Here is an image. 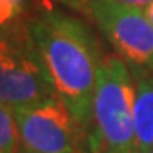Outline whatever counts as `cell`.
Segmentation results:
<instances>
[{"label": "cell", "mask_w": 153, "mask_h": 153, "mask_svg": "<svg viewBox=\"0 0 153 153\" xmlns=\"http://www.w3.org/2000/svg\"><path fill=\"white\" fill-rule=\"evenodd\" d=\"M44 58L55 94L71 109L83 133L91 128L92 99L102 55L85 22L48 8L27 20Z\"/></svg>", "instance_id": "6da1fadb"}, {"label": "cell", "mask_w": 153, "mask_h": 153, "mask_svg": "<svg viewBox=\"0 0 153 153\" xmlns=\"http://www.w3.org/2000/svg\"><path fill=\"white\" fill-rule=\"evenodd\" d=\"M134 97V78L128 62L119 55L103 58L92 99V153H137Z\"/></svg>", "instance_id": "7a4b0ae2"}, {"label": "cell", "mask_w": 153, "mask_h": 153, "mask_svg": "<svg viewBox=\"0 0 153 153\" xmlns=\"http://www.w3.org/2000/svg\"><path fill=\"white\" fill-rule=\"evenodd\" d=\"M44 58L27 20L2 25L0 34V103L13 109L55 97Z\"/></svg>", "instance_id": "3957f363"}, {"label": "cell", "mask_w": 153, "mask_h": 153, "mask_svg": "<svg viewBox=\"0 0 153 153\" xmlns=\"http://www.w3.org/2000/svg\"><path fill=\"white\" fill-rule=\"evenodd\" d=\"M89 16L128 66L153 71V25L144 8L117 0H91Z\"/></svg>", "instance_id": "277c9868"}, {"label": "cell", "mask_w": 153, "mask_h": 153, "mask_svg": "<svg viewBox=\"0 0 153 153\" xmlns=\"http://www.w3.org/2000/svg\"><path fill=\"white\" fill-rule=\"evenodd\" d=\"M13 111L25 150L31 153H80L83 130L71 109L56 95Z\"/></svg>", "instance_id": "5b68a950"}, {"label": "cell", "mask_w": 153, "mask_h": 153, "mask_svg": "<svg viewBox=\"0 0 153 153\" xmlns=\"http://www.w3.org/2000/svg\"><path fill=\"white\" fill-rule=\"evenodd\" d=\"M134 78V133L136 150L145 153L153 149V71L130 66Z\"/></svg>", "instance_id": "8992f818"}, {"label": "cell", "mask_w": 153, "mask_h": 153, "mask_svg": "<svg viewBox=\"0 0 153 153\" xmlns=\"http://www.w3.org/2000/svg\"><path fill=\"white\" fill-rule=\"evenodd\" d=\"M22 150L14 111L0 103V153H22Z\"/></svg>", "instance_id": "52a82bcc"}, {"label": "cell", "mask_w": 153, "mask_h": 153, "mask_svg": "<svg viewBox=\"0 0 153 153\" xmlns=\"http://www.w3.org/2000/svg\"><path fill=\"white\" fill-rule=\"evenodd\" d=\"M27 0H0V24L8 25L22 19Z\"/></svg>", "instance_id": "ba28073f"}, {"label": "cell", "mask_w": 153, "mask_h": 153, "mask_svg": "<svg viewBox=\"0 0 153 153\" xmlns=\"http://www.w3.org/2000/svg\"><path fill=\"white\" fill-rule=\"evenodd\" d=\"M117 2L128 3V5H133V6H139V8H145L152 0H117Z\"/></svg>", "instance_id": "9c48e42d"}, {"label": "cell", "mask_w": 153, "mask_h": 153, "mask_svg": "<svg viewBox=\"0 0 153 153\" xmlns=\"http://www.w3.org/2000/svg\"><path fill=\"white\" fill-rule=\"evenodd\" d=\"M144 13H145V16L149 17L150 24L153 25V0H152V2H150L147 6H145V8H144Z\"/></svg>", "instance_id": "30bf717a"}, {"label": "cell", "mask_w": 153, "mask_h": 153, "mask_svg": "<svg viewBox=\"0 0 153 153\" xmlns=\"http://www.w3.org/2000/svg\"><path fill=\"white\" fill-rule=\"evenodd\" d=\"M69 2H75V0H69ZM78 2H80V0H78ZM81 2H83V5L86 6V11H88V14H89V2H91V0H81Z\"/></svg>", "instance_id": "8fae6325"}, {"label": "cell", "mask_w": 153, "mask_h": 153, "mask_svg": "<svg viewBox=\"0 0 153 153\" xmlns=\"http://www.w3.org/2000/svg\"><path fill=\"white\" fill-rule=\"evenodd\" d=\"M22 153H31V152H28V150H25V149H24V150H22Z\"/></svg>", "instance_id": "7c38bea8"}, {"label": "cell", "mask_w": 153, "mask_h": 153, "mask_svg": "<svg viewBox=\"0 0 153 153\" xmlns=\"http://www.w3.org/2000/svg\"><path fill=\"white\" fill-rule=\"evenodd\" d=\"M145 153H153V149H150V150H147V152H145Z\"/></svg>", "instance_id": "4fadbf2b"}]
</instances>
